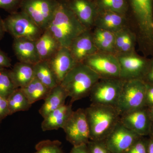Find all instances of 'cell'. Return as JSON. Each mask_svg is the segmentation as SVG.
<instances>
[{"label":"cell","mask_w":153,"mask_h":153,"mask_svg":"<svg viewBox=\"0 0 153 153\" xmlns=\"http://www.w3.org/2000/svg\"><path fill=\"white\" fill-rule=\"evenodd\" d=\"M87 30L79 22L65 0H58L52 19L47 25L48 30L61 47L69 48L73 41Z\"/></svg>","instance_id":"1"},{"label":"cell","mask_w":153,"mask_h":153,"mask_svg":"<svg viewBox=\"0 0 153 153\" xmlns=\"http://www.w3.org/2000/svg\"><path fill=\"white\" fill-rule=\"evenodd\" d=\"M85 110L90 140L103 141L120 121V114L115 107L91 104Z\"/></svg>","instance_id":"2"},{"label":"cell","mask_w":153,"mask_h":153,"mask_svg":"<svg viewBox=\"0 0 153 153\" xmlns=\"http://www.w3.org/2000/svg\"><path fill=\"white\" fill-rule=\"evenodd\" d=\"M100 77L83 63H78L69 71L60 85L66 91L71 102L89 95Z\"/></svg>","instance_id":"3"},{"label":"cell","mask_w":153,"mask_h":153,"mask_svg":"<svg viewBox=\"0 0 153 153\" xmlns=\"http://www.w3.org/2000/svg\"><path fill=\"white\" fill-rule=\"evenodd\" d=\"M3 21L5 32L14 39L25 38L36 41L44 31L21 10L10 13Z\"/></svg>","instance_id":"4"},{"label":"cell","mask_w":153,"mask_h":153,"mask_svg":"<svg viewBox=\"0 0 153 153\" xmlns=\"http://www.w3.org/2000/svg\"><path fill=\"white\" fill-rule=\"evenodd\" d=\"M146 83L142 79L125 80L116 108L120 115L146 107Z\"/></svg>","instance_id":"5"},{"label":"cell","mask_w":153,"mask_h":153,"mask_svg":"<svg viewBox=\"0 0 153 153\" xmlns=\"http://www.w3.org/2000/svg\"><path fill=\"white\" fill-rule=\"evenodd\" d=\"M125 80L117 78H100L89 94L91 104L116 107Z\"/></svg>","instance_id":"6"},{"label":"cell","mask_w":153,"mask_h":153,"mask_svg":"<svg viewBox=\"0 0 153 153\" xmlns=\"http://www.w3.org/2000/svg\"><path fill=\"white\" fill-rule=\"evenodd\" d=\"M63 129L66 140L73 146L87 144L90 140V130L85 109L79 108L73 111Z\"/></svg>","instance_id":"7"},{"label":"cell","mask_w":153,"mask_h":153,"mask_svg":"<svg viewBox=\"0 0 153 153\" xmlns=\"http://www.w3.org/2000/svg\"><path fill=\"white\" fill-rule=\"evenodd\" d=\"M57 4L58 0H22L20 9L44 31L53 16Z\"/></svg>","instance_id":"8"},{"label":"cell","mask_w":153,"mask_h":153,"mask_svg":"<svg viewBox=\"0 0 153 153\" xmlns=\"http://www.w3.org/2000/svg\"><path fill=\"white\" fill-rule=\"evenodd\" d=\"M131 9L140 37L153 38V0H127Z\"/></svg>","instance_id":"9"},{"label":"cell","mask_w":153,"mask_h":153,"mask_svg":"<svg viewBox=\"0 0 153 153\" xmlns=\"http://www.w3.org/2000/svg\"><path fill=\"white\" fill-rule=\"evenodd\" d=\"M82 63L95 71L100 78H120V66L115 54L98 51L88 57Z\"/></svg>","instance_id":"10"},{"label":"cell","mask_w":153,"mask_h":153,"mask_svg":"<svg viewBox=\"0 0 153 153\" xmlns=\"http://www.w3.org/2000/svg\"><path fill=\"white\" fill-rule=\"evenodd\" d=\"M120 66V78L124 80L143 79L150 60L137 55L135 52L116 55Z\"/></svg>","instance_id":"11"},{"label":"cell","mask_w":153,"mask_h":153,"mask_svg":"<svg viewBox=\"0 0 153 153\" xmlns=\"http://www.w3.org/2000/svg\"><path fill=\"white\" fill-rule=\"evenodd\" d=\"M141 137L119 121L103 142L111 153H125Z\"/></svg>","instance_id":"12"},{"label":"cell","mask_w":153,"mask_h":153,"mask_svg":"<svg viewBox=\"0 0 153 153\" xmlns=\"http://www.w3.org/2000/svg\"><path fill=\"white\" fill-rule=\"evenodd\" d=\"M120 121L127 128L140 136H149L152 122L148 114L146 107L120 115Z\"/></svg>","instance_id":"13"},{"label":"cell","mask_w":153,"mask_h":153,"mask_svg":"<svg viewBox=\"0 0 153 153\" xmlns=\"http://www.w3.org/2000/svg\"><path fill=\"white\" fill-rule=\"evenodd\" d=\"M48 62L59 85L77 63L72 57L69 49L62 47Z\"/></svg>","instance_id":"14"},{"label":"cell","mask_w":153,"mask_h":153,"mask_svg":"<svg viewBox=\"0 0 153 153\" xmlns=\"http://www.w3.org/2000/svg\"><path fill=\"white\" fill-rule=\"evenodd\" d=\"M68 49L77 63H83L88 57L98 52L90 30H86L75 38Z\"/></svg>","instance_id":"15"},{"label":"cell","mask_w":153,"mask_h":153,"mask_svg":"<svg viewBox=\"0 0 153 153\" xmlns=\"http://www.w3.org/2000/svg\"><path fill=\"white\" fill-rule=\"evenodd\" d=\"M76 18L88 29L94 25L97 8L91 0H65Z\"/></svg>","instance_id":"16"},{"label":"cell","mask_w":153,"mask_h":153,"mask_svg":"<svg viewBox=\"0 0 153 153\" xmlns=\"http://www.w3.org/2000/svg\"><path fill=\"white\" fill-rule=\"evenodd\" d=\"M13 48L19 62L34 65L41 61L35 41L25 38H15Z\"/></svg>","instance_id":"17"},{"label":"cell","mask_w":153,"mask_h":153,"mask_svg":"<svg viewBox=\"0 0 153 153\" xmlns=\"http://www.w3.org/2000/svg\"><path fill=\"white\" fill-rule=\"evenodd\" d=\"M126 16L110 11L97 10L94 25L96 28L116 33L126 27Z\"/></svg>","instance_id":"18"},{"label":"cell","mask_w":153,"mask_h":153,"mask_svg":"<svg viewBox=\"0 0 153 153\" xmlns=\"http://www.w3.org/2000/svg\"><path fill=\"white\" fill-rule=\"evenodd\" d=\"M73 111L71 102L70 104H65L52 111L44 118L41 123L42 130L45 131L63 129Z\"/></svg>","instance_id":"19"},{"label":"cell","mask_w":153,"mask_h":153,"mask_svg":"<svg viewBox=\"0 0 153 153\" xmlns=\"http://www.w3.org/2000/svg\"><path fill=\"white\" fill-rule=\"evenodd\" d=\"M68 97L63 87L60 85H57L50 90L44 100V103L39 110V113L44 118L52 111L64 105Z\"/></svg>","instance_id":"20"},{"label":"cell","mask_w":153,"mask_h":153,"mask_svg":"<svg viewBox=\"0 0 153 153\" xmlns=\"http://www.w3.org/2000/svg\"><path fill=\"white\" fill-rule=\"evenodd\" d=\"M36 49L41 60L48 61L61 48L60 44L52 34L45 30L36 41Z\"/></svg>","instance_id":"21"},{"label":"cell","mask_w":153,"mask_h":153,"mask_svg":"<svg viewBox=\"0 0 153 153\" xmlns=\"http://www.w3.org/2000/svg\"><path fill=\"white\" fill-rule=\"evenodd\" d=\"M10 74L16 87L22 88L28 85L35 78L34 65L18 62L10 70Z\"/></svg>","instance_id":"22"},{"label":"cell","mask_w":153,"mask_h":153,"mask_svg":"<svg viewBox=\"0 0 153 153\" xmlns=\"http://www.w3.org/2000/svg\"><path fill=\"white\" fill-rule=\"evenodd\" d=\"M136 37L126 27L115 33V55L134 52Z\"/></svg>","instance_id":"23"},{"label":"cell","mask_w":153,"mask_h":153,"mask_svg":"<svg viewBox=\"0 0 153 153\" xmlns=\"http://www.w3.org/2000/svg\"><path fill=\"white\" fill-rule=\"evenodd\" d=\"M93 40L99 52L115 55V33L96 28L92 33Z\"/></svg>","instance_id":"24"},{"label":"cell","mask_w":153,"mask_h":153,"mask_svg":"<svg viewBox=\"0 0 153 153\" xmlns=\"http://www.w3.org/2000/svg\"><path fill=\"white\" fill-rule=\"evenodd\" d=\"M34 69L35 78L49 89L59 85L48 61L41 60L34 65Z\"/></svg>","instance_id":"25"},{"label":"cell","mask_w":153,"mask_h":153,"mask_svg":"<svg viewBox=\"0 0 153 153\" xmlns=\"http://www.w3.org/2000/svg\"><path fill=\"white\" fill-rule=\"evenodd\" d=\"M31 104L41 100H44L51 89L35 78L27 86L21 88Z\"/></svg>","instance_id":"26"},{"label":"cell","mask_w":153,"mask_h":153,"mask_svg":"<svg viewBox=\"0 0 153 153\" xmlns=\"http://www.w3.org/2000/svg\"><path fill=\"white\" fill-rule=\"evenodd\" d=\"M7 100L10 115L19 111H27L32 105L21 88L14 91Z\"/></svg>","instance_id":"27"},{"label":"cell","mask_w":153,"mask_h":153,"mask_svg":"<svg viewBox=\"0 0 153 153\" xmlns=\"http://www.w3.org/2000/svg\"><path fill=\"white\" fill-rule=\"evenodd\" d=\"M96 6L98 10L112 11L124 16L128 7L127 0H97Z\"/></svg>","instance_id":"28"},{"label":"cell","mask_w":153,"mask_h":153,"mask_svg":"<svg viewBox=\"0 0 153 153\" xmlns=\"http://www.w3.org/2000/svg\"><path fill=\"white\" fill-rule=\"evenodd\" d=\"M17 88L10 76V70L0 69V96L7 99Z\"/></svg>","instance_id":"29"},{"label":"cell","mask_w":153,"mask_h":153,"mask_svg":"<svg viewBox=\"0 0 153 153\" xmlns=\"http://www.w3.org/2000/svg\"><path fill=\"white\" fill-rule=\"evenodd\" d=\"M61 145L58 140H42L36 145V152L34 153H64Z\"/></svg>","instance_id":"30"},{"label":"cell","mask_w":153,"mask_h":153,"mask_svg":"<svg viewBox=\"0 0 153 153\" xmlns=\"http://www.w3.org/2000/svg\"><path fill=\"white\" fill-rule=\"evenodd\" d=\"M149 139L141 137L125 153H148Z\"/></svg>","instance_id":"31"},{"label":"cell","mask_w":153,"mask_h":153,"mask_svg":"<svg viewBox=\"0 0 153 153\" xmlns=\"http://www.w3.org/2000/svg\"><path fill=\"white\" fill-rule=\"evenodd\" d=\"M87 145L89 153H112L103 141L90 140Z\"/></svg>","instance_id":"32"},{"label":"cell","mask_w":153,"mask_h":153,"mask_svg":"<svg viewBox=\"0 0 153 153\" xmlns=\"http://www.w3.org/2000/svg\"><path fill=\"white\" fill-rule=\"evenodd\" d=\"M22 0H0V8L10 13L18 11Z\"/></svg>","instance_id":"33"},{"label":"cell","mask_w":153,"mask_h":153,"mask_svg":"<svg viewBox=\"0 0 153 153\" xmlns=\"http://www.w3.org/2000/svg\"><path fill=\"white\" fill-rule=\"evenodd\" d=\"M10 115L7 100L6 99L0 96V123Z\"/></svg>","instance_id":"34"},{"label":"cell","mask_w":153,"mask_h":153,"mask_svg":"<svg viewBox=\"0 0 153 153\" xmlns=\"http://www.w3.org/2000/svg\"><path fill=\"white\" fill-rule=\"evenodd\" d=\"M146 83L145 106L149 107L153 106V85Z\"/></svg>","instance_id":"35"},{"label":"cell","mask_w":153,"mask_h":153,"mask_svg":"<svg viewBox=\"0 0 153 153\" xmlns=\"http://www.w3.org/2000/svg\"><path fill=\"white\" fill-rule=\"evenodd\" d=\"M11 60L5 52L0 49V69L7 68L11 66Z\"/></svg>","instance_id":"36"},{"label":"cell","mask_w":153,"mask_h":153,"mask_svg":"<svg viewBox=\"0 0 153 153\" xmlns=\"http://www.w3.org/2000/svg\"><path fill=\"white\" fill-rule=\"evenodd\" d=\"M143 80L146 83L153 85V59L150 60L147 71Z\"/></svg>","instance_id":"37"},{"label":"cell","mask_w":153,"mask_h":153,"mask_svg":"<svg viewBox=\"0 0 153 153\" xmlns=\"http://www.w3.org/2000/svg\"><path fill=\"white\" fill-rule=\"evenodd\" d=\"M70 153H89L87 144L73 146Z\"/></svg>","instance_id":"38"},{"label":"cell","mask_w":153,"mask_h":153,"mask_svg":"<svg viewBox=\"0 0 153 153\" xmlns=\"http://www.w3.org/2000/svg\"><path fill=\"white\" fill-rule=\"evenodd\" d=\"M6 33L4 27V21L0 17V40H1Z\"/></svg>","instance_id":"39"},{"label":"cell","mask_w":153,"mask_h":153,"mask_svg":"<svg viewBox=\"0 0 153 153\" xmlns=\"http://www.w3.org/2000/svg\"><path fill=\"white\" fill-rule=\"evenodd\" d=\"M148 153H153V138L150 137L148 142Z\"/></svg>","instance_id":"40"},{"label":"cell","mask_w":153,"mask_h":153,"mask_svg":"<svg viewBox=\"0 0 153 153\" xmlns=\"http://www.w3.org/2000/svg\"><path fill=\"white\" fill-rule=\"evenodd\" d=\"M146 108L150 118L153 123V106L146 107Z\"/></svg>","instance_id":"41"},{"label":"cell","mask_w":153,"mask_h":153,"mask_svg":"<svg viewBox=\"0 0 153 153\" xmlns=\"http://www.w3.org/2000/svg\"><path fill=\"white\" fill-rule=\"evenodd\" d=\"M149 136L153 138V123L152 124V128H151V131L150 134Z\"/></svg>","instance_id":"42"}]
</instances>
